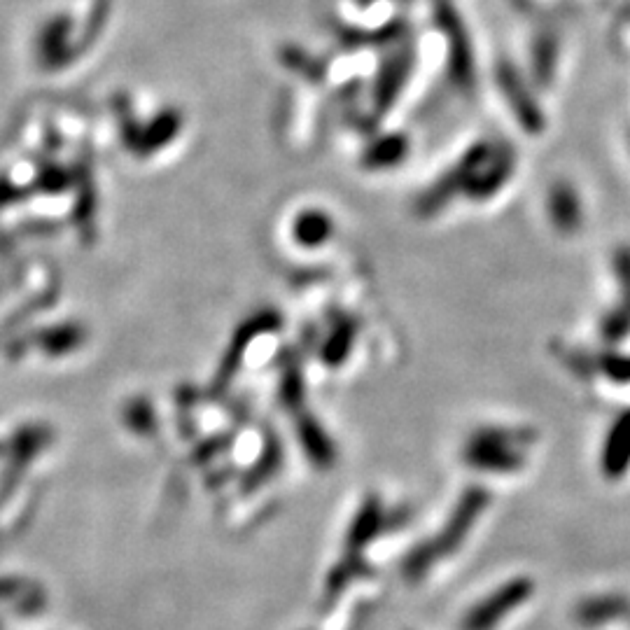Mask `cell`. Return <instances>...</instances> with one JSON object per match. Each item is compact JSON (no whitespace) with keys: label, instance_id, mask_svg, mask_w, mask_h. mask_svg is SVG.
Wrapping results in <instances>:
<instances>
[{"label":"cell","instance_id":"2e32d148","mask_svg":"<svg viewBox=\"0 0 630 630\" xmlns=\"http://www.w3.org/2000/svg\"><path fill=\"white\" fill-rule=\"evenodd\" d=\"M605 371L616 381H626L630 378V360L623 357H605Z\"/></svg>","mask_w":630,"mask_h":630},{"label":"cell","instance_id":"8fae6325","mask_svg":"<svg viewBox=\"0 0 630 630\" xmlns=\"http://www.w3.org/2000/svg\"><path fill=\"white\" fill-rule=\"evenodd\" d=\"M411 145L402 133H385V136L371 140L367 150L362 152V166L367 171H388L402 164L409 157Z\"/></svg>","mask_w":630,"mask_h":630},{"label":"cell","instance_id":"9a60e30c","mask_svg":"<svg viewBox=\"0 0 630 630\" xmlns=\"http://www.w3.org/2000/svg\"><path fill=\"white\" fill-rule=\"evenodd\" d=\"M556 40L551 38H542L539 40V45L535 47V52H532V63H535V73L539 80H549L551 73H553V66H556Z\"/></svg>","mask_w":630,"mask_h":630},{"label":"cell","instance_id":"3957f363","mask_svg":"<svg viewBox=\"0 0 630 630\" xmlns=\"http://www.w3.org/2000/svg\"><path fill=\"white\" fill-rule=\"evenodd\" d=\"M486 502H488V495H483L481 490H469V493L462 497V502H460L458 511H455V518L451 521V525H448V528L441 532L437 542L420 546V549L413 553V556L409 558V567H406V572H413V577H418V574L423 572L427 565H432L434 560L444 556L446 551L455 549V546L460 544L462 535H465V530H469V525L474 523V516L479 514Z\"/></svg>","mask_w":630,"mask_h":630},{"label":"cell","instance_id":"4fadbf2b","mask_svg":"<svg viewBox=\"0 0 630 630\" xmlns=\"http://www.w3.org/2000/svg\"><path fill=\"white\" fill-rule=\"evenodd\" d=\"M357 339V325L355 320L341 318L336 322L332 334L325 341V348H322V357H325L327 364H341L350 355V348Z\"/></svg>","mask_w":630,"mask_h":630},{"label":"cell","instance_id":"ba28073f","mask_svg":"<svg viewBox=\"0 0 630 630\" xmlns=\"http://www.w3.org/2000/svg\"><path fill=\"white\" fill-rule=\"evenodd\" d=\"M546 213H549L553 229L560 231V234H574V231L581 229V222H584V203H581L577 187L567 180H558L549 189Z\"/></svg>","mask_w":630,"mask_h":630},{"label":"cell","instance_id":"7c38bea8","mask_svg":"<svg viewBox=\"0 0 630 630\" xmlns=\"http://www.w3.org/2000/svg\"><path fill=\"white\" fill-rule=\"evenodd\" d=\"M602 467L607 476H621L630 467V411L621 413V418L609 430L605 451H602Z\"/></svg>","mask_w":630,"mask_h":630},{"label":"cell","instance_id":"277c9868","mask_svg":"<svg viewBox=\"0 0 630 630\" xmlns=\"http://www.w3.org/2000/svg\"><path fill=\"white\" fill-rule=\"evenodd\" d=\"M495 82L502 98L509 103L511 115H514L518 119V124H521V129L532 133V136L542 133L546 126V117L542 108H539L535 94L530 91L528 82L523 80L521 70H518L514 63L500 61L495 70Z\"/></svg>","mask_w":630,"mask_h":630},{"label":"cell","instance_id":"5bb4252c","mask_svg":"<svg viewBox=\"0 0 630 630\" xmlns=\"http://www.w3.org/2000/svg\"><path fill=\"white\" fill-rule=\"evenodd\" d=\"M301 439H304V446L306 451L311 453L313 460H318L315 465H327V460H332V444H329V439L325 437V432H322V427L315 423V420L306 418L301 420Z\"/></svg>","mask_w":630,"mask_h":630},{"label":"cell","instance_id":"8992f818","mask_svg":"<svg viewBox=\"0 0 630 630\" xmlns=\"http://www.w3.org/2000/svg\"><path fill=\"white\" fill-rule=\"evenodd\" d=\"M530 593H532V581L528 579L509 581L507 586H502L500 591H495V595H490V598L483 600L481 605H476L472 609V614H469L465 623H462V628L490 630L504 614L509 612V609H514L516 605H521V602L528 600Z\"/></svg>","mask_w":630,"mask_h":630},{"label":"cell","instance_id":"9c48e42d","mask_svg":"<svg viewBox=\"0 0 630 630\" xmlns=\"http://www.w3.org/2000/svg\"><path fill=\"white\" fill-rule=\"evenodd\" d=\"M614 276L623 294V301L602 320V334L609 341H619L630 329V248H619L612 257Z\"/></svg>","mask_w":630,"mask_h":630},{"label":"cell","instance_id":"5b68a950","mask_svg":"<svg viewBox=\"0 0 630 630\" xmlns=\"http://www.w3.org/2000/svg\"><path fill=\"white\" fill-rule=\"evenodd\" d=\"M413 70V47H402L395 54H390V59L383 63L378 70L376 82H374V94H371V103L378 115L392 110V105L397 103V98L402 96V91L409 82Z\"/></svg>","mask_w":630,"mask_h":630},{"label":"cell","instance_id":"7a4b0ae2","mask_svg":"<svg viewBox=\"0 0 630 630\" xmlns=\"http://www.w3.org/2000/svg\"><path fill=\"white\" fill-rule=\"evenodd\" d=\"M434 19L446 40V75L462 94H472L476 87V54L460 12L451 0H434Z\"/></svg>","mask_w":630,"mask_h":630},{"label":"cell","instance_id":"52a82bcc","mask_svg":"<svg viewBox=\"0 0 630 630\" xmlns=\"http://www.w3.org/2000/svg\"><path fill=\"white\" fill-rule=\"evenodd\" d=\"M514 439L502 430H481L469 441L465 458L469 465L481 469H514L521 465L514 453Z\"/></svg>","mask_w":630,"mask_h":630},{"label":"cell","instance_id":"6da1fadb","mask_svg":"<svg viewBox=\"0 0 630 630\" xmlns=\"http://www.w3.org/2000/svg\"><path fill=\"white\" fill-rule=\"evenodd\" d=\"M516 171V152L509 143H474L455 164L418 196L416 210L430 217L444 210L455 196L488 201L507 187Z\"/></svg>","mask_w":630,"mask_h":630},{"label":"cell","instance_id":"30bf717a","mask_svg":"<svg viewBox=\"0 0 630 630\" xmlns=\"http://www.w3.org/2000/svg\"><path fill=\"white\" fill-rule=\"evenodd\" d=\"M334 229H336V224L332 220V215L320 208H306L294 217L292 238H294V243L301 245V248L315 250V248H322V245L334 236Z\"/></svg>","mask_w":630,"mask_h":630}]
</instances>
